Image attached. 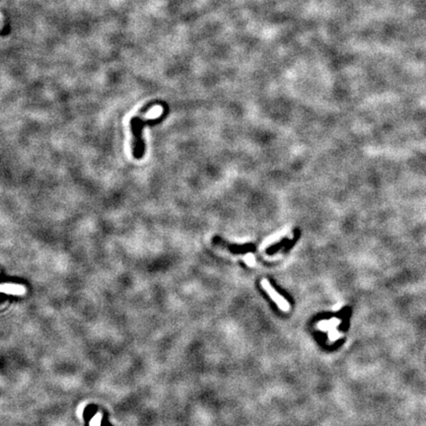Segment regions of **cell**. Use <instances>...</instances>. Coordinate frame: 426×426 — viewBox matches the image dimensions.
Here are the masks:
<instances>
[{
	"mask_svg": "<svg viewBox=\"0 0 426 426\" xmlns=\"http://www.w3.org/2000/svg\"><path fill=\"white\" fill-rule=\"evenodd\" d=\"M245 261H246V263L249 266H254L255 265V257H254L253 255H248V256H246Z\"/></svg>",
	"mask_w": 426,
	"mask_h": 426,
	"instance_id": "277c9868",
	"label": "cell"
},
{
	"mask_svg": "<svg viewBox=\"0 0 426 426\" xmlns=\"http://www.w3.org/2000/svg\"><path fill=\"white\" fill-rule=\"evenodd\" d=\"M262 285H263V287L265 288V290L268 292V294L270 295L271 299L278 305V307L282 310V311H285V312H287V311H289V304H288V302L285 300V299L282 298L273 288H272V286L270 285V281L269 280H267V279H264L263 281H262Z\"/></svg>",
	"mask_w": 426,
	"mask_h": 426,
	"instance_id": "7a4b0ae2",
	"label": "cell"
},
{
	"mask_svg": "<svg viewBox=\"0 0 426 426\" xmlns=\"http://www.w3.org/2000/svg\"><path fill=\"white\" fill-rule=\"evenodd\" d=\"M163 115H159L156 119L153 120H148V121H144L138 116H133L130 120V129L132 132V136H133V141H132V155L137 159L140 160L144 156L145 153V144L143 141L142 138V129L144 128L145 125H153V124H157L161 121Z\"/></svg>",
	"mask_w": 426,
	"mask_h": 426,
	"instance_id": "6da1fadb",
	"label": "cell"
},
{
	"mask_svg": "<svg viewBox=\"0 0 426 426\" xmlns=\"http://www.w3.org/2000/svg\"><path fill=\"white\" fill-rule=\"evenodd\" d=\"M25 287L13 283H4L0 285V292L13 294V295H23L25 294Z\"/></svg>",
	"mask_w": 426,
	"mask_h": 426,
	"instance_id": "3957f363",
	"label": "cell"
}]
</instances>
